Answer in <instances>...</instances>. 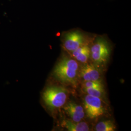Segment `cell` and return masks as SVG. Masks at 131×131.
Returning <instances> with one entry per match:
<instances>
[{
    "label": "cell",
    "mask_w": 131,
    "mask_h": 131,
    "mask_svg": "<svg viewBox=\"0 0 131 131\" xmlns=\"http://www.w3.org/2000/svg\"><path fill=\"white\" fill-rule=\"evenodd\" d=\"M78 62L69 57H63L56 64L53 74L56 79L66 84H75L79 77Z\"/></svg>",
    "instance_id": "6da1fadb"
},
{
    "label": "cell",
    "mask_w": 131,
    "mask_h": 131,
    "mask_svg": "<svg viewBox=\"0 0 131 131\" xmlns=\"http://www.w3.org/2000/svg\"><path fill=\"white\" fill-rule=\"evenodd\" d=\"M68 90L59 86L47 87L42 92V100L46 106L50 109L63 107L69 97Z\"/></svg>",
    "instance_id": "7a4b0ae2"
},
{
    "label": "cell",
    "mask_w": 131,
    "mask_h": 131,
    "mask_svg": "<svg viewBox=\"0 0 131 131\" xmlns=\"http://www.w3.org/2000/svg\"><path fill=\"white\" fill-rule=\"evenodd\" d=\"M94 38L93 36L79 29H74L64 33L62 40L64 48L68 52H72L82 46L89 45Z\"/></svg>",
    "instance_id": "3957f363"
},
{
    "label": "cell",
    "mask_w": 131,
    "mask_h": 131,
    "mask_svg": "<svg viewBox=\"0 0 131 131\" xmlns=\"http://www.w3.org/2000/svg\"><path fill=\"white\" fill-rule=\"evenodd\" d=\"M90 47V56L93 61L98 64L106 62L110 54L111 46L104 36L95 37Z\"/></svg>",
    "instance_id": "277c9868"
},
{
    "label": "cell",
    "mask_w": 131,
    "mask_h": 131,
    "mask_svg": "<svg viewBox=\"0 0 131 131\" xmlns=\"http://www.w3.org/2000/svg\"><path fill=\"white\" fill-rule=\"evenodd\" d=\"M84 110L90 119H95L103 115L105 108L102 99L86 94L84 98Z\"/></svg>",
    "instance_id": "5b68a950"
},
{
    "label": "cell",
    "mask_w": 131,
    "mask_h": 131,
    "mask_svg": "<svg viewBox=\"0 0 131 131\" xmlns=\"http://www.w3.org/2000/svg\"><path fill=\"white\" fill-rule=\"evenodd\" d=\"M79 77L83 82L89 81L102 82L100 70L92 64H86L80 69Z\"/></svg>",
    "instance_id": "8992f818"
},
{
    "label": "cell",
    "mask_w": 131,
    "mask_h": 131,
    "mask_svg": "<svg viewBox=\"0 0 131 131\" xmlns=\"http://www.w3.org/2000/svg\"><path fill=\"white\" fill-rule=\"evenodd\" d=\"M64 108L70 117L71 121L74 122H80L84 118L85 112L84 108L81 105L70 102L66 104Z\"/></svg>",
    "instance_id": "52a82bcc"
},
{
    "label": "cell",
    "mask_w": 131,
    "mask_h": 131,
    "mask_svg": "<svg viewBox=\"0 0 131 131\" xmlns=\"http://www.w3.org/2000/svg\"><path fill=\"white\" fill-rule=\"evenodd\" d=\"M71 52L76 61L85 63L90 56V47L89 45H83Z\"/></svg>",
    "instance_id": "ba28073f"
},
{
    "label": "cell",
    "mask_w": 131,
    "mask_h": 131,
    "mask_svg": "<svg viewBox=\"0 0 131 131\" xmlns=\"http://www.w3.org/2000/svg\"><path fill=\"white\" fill-rule=\"evenodd\" d=\"M62 126L69 131H88L90 130L89 124L84 122H74L72 121H64Z\"/></svg>",
    "instance_id": "9c48e42d"
},
{
    "label": "cell",
    "mask_w": 131,
    "mask_h": 131,
    "mask_svg": "<svg viewBox=\"0 0 131 131\" xmlns=\"http://www.w3.org/2000/svg\"><path fill=\"white\" fill-rule=\"evenodd\" d=\"M116 129L115 124L110 120L100 122L95 127V130L97 131H114Z\"/></svg>",
    "instance_id": "30bf717a"
},
{
    "label": "cell",
    "mask_w": 131,
    "mask_h": 131,
    "mask_svg": "<svg viewBox=\"0 0 131 131\" xmlns=\"http://www.w3.org/2000/svg\"><path fill=\"white\" fill-rule=\"evenodd\" d=\"M84 91L86 94L92 95L93 96L99 97L102 99L104 98L105 96L104 89H95V88H83Z\"/></svg>",
    "instance_id": "8fae6325"
},
{
    "label": "cell",
    "mask_w": 131,
    "mask_h": 131,
    "mask_svg": "<svg viewBox=\"0 0 131 131\" xmlns=\"http://www.w3.org/2000/svg\"><path fill=\"white\" fill-rule=\"evenodd\" d=\"M83 88H95L104 89V86L100 81H84L83 84Z\"/></svg>",
    "instance_id": "7c38bea8"
}]
</instances>
